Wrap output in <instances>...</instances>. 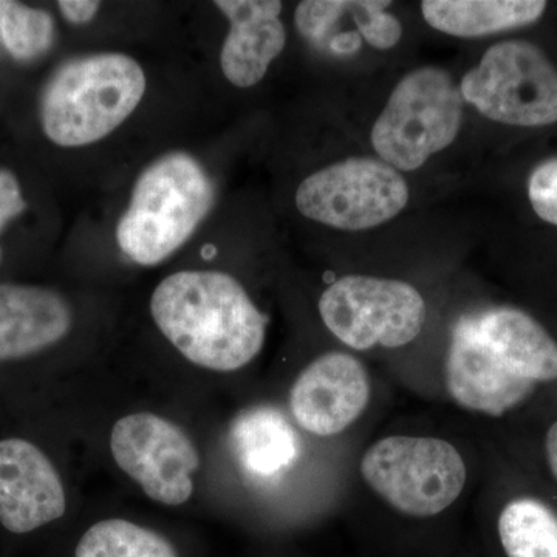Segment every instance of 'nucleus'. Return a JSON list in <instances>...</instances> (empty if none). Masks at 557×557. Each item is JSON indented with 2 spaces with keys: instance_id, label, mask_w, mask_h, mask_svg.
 <instances>
[{
  "instance_id": "obj_1",
  "label": "nucleus",
  "mask_w": 557,
  "mask_h": 557,
  "mask_svg": "<svg viewBox=\"0 0 557 557\" xmlns=\"http://www.w3.org/2000/svg\"><path fill=\"white\" fill-rule=\"evenodd\" d=\"M555 381L557 343L525 311L485 307L461 314L450 330L443 384L450 401L471 416H507Z\"/></svg>"
},
{
  "instance_id": "obj_2",
  "label": "nucleus",
  "mask_w": 557,
  "mask_h": 557,
  "mask_svg": "<svg viewBox=\"0 0 557 557\" xmlns=\"http://www.w3.org/2000/svg\"><path fill=\"white\" fill-rule=\"evenodd\" d=\"M160 332L200 368L234 372L262 350L267 318L239 281L222 271H178L150 299Z\"/></svg>"
},
{
  "instance_id": "obj_3",
  "label": "nucleus",
  "mask_w": 557,
  "mask_h": 557,
  "mask_svg": "<svg viewBox=\"0 0 557 557\" xmlns=\"http://www.w3.org/2000/svg\"><path fill=\"white\" fill-rule=\"evenodd\" d=\"M145 70L123 53L65 62L40 100L44 134L62 148L94 145L120 127L146 94Z\"/></svg>"
},
{
  "instance_id": "obj_4",
  "label": "nucleus",
  "mask_w": 557,
  "mask_h": 557,
  "mask_svg": "<svg viewBox=\"0 0 557 557\" xmlns=\"http://www.w3.org/2000/svg\"><path fill=\"white\" fill-rule=\"evenodd\" d=\"M212 200L214 188L199 161L185 152L161 157L141 172L121 215V251L138 265L163 262L193 236Z\"/></svg>"
},
{
  "instance_id": "obj_5",
  "label": "nucleus",
  "mask_w": 557,
  "mask_h": 557,
  "mask_svg": "<svg viewBox=\"0 0 557 557\" xmlns=\"http://www.w3.org/2000/svg\"><path fill=\"white\" fill-rule=\"evenodd\" d=\"M358 471L373 496L410 519H432L448 511L469 483L463 453L435 435H384L362 453Z\"/></svg>"
},
{
  "instance_id": "obj_6",
  "label": "nucleus",
  "mask_w": 557,
  "mask_h": 557,
  "mask_svg": "<svg viewBox=\"0 0 557 557\" xmlns=\"http://www.w3.org/2000/svg\"><path fill=\"white\" fill-rule=\"evenodd\" d=\"M463 98L446 70H412L392 90L370 134L380 160L397 171H417L456 141Z\"/></svg>"
},
{
  "instance_id": "obj_7",
  "label": "nucleus",
  "mask_w": 557,
  "mask_h": 557,
  "mask_svg": "<svg viewBox=\"0 0 557 557\" xmlns=\"http://www.w3.org/2000/svg\"><path fill=\"white\" fill-rule=\"evenodd\" d=\"M318 307L330 333L355 351L408 346L428 317L423 296L409 282L362 274L332 282Z\"/></svg>"
},
{
  "instance_id": "obj_8",
  "label": "nucleus",
  "mask_w": 557,
  "mask_h": 557,
  "mask_svg": "<svg viewBox=\"0 0 557 557\" xmlns=\"http://www.w3.org/2000/svg\"><path fill=\"white\" fill-rule=\"evenodd\" d=\"M460 94L496 123L518 127L557 123V69L527 40H505L487 49L461 79Z\"/></svg>"
},
{
  "instance_id": "obj_9",
  "label": "nucleus",
  "mask_w": 557,
  "mask_h": 557,
  "mask_svg": "<svg viewBox=\"0 0 557 557\" xmlns=\"http://www.w3.org/2000/svg\"><path fill=\"white\" fill-rule=\"evenodd\" d=\"M409 199L401 172L369 157H351L313 172L295 197L304 218L341 231L376 228L397 218Z\"/></svg>"
},
{
  "instance_id": "obj_10",
  "label": "nucleus",
  "mask_w": 557,
  "mask_h": 557,
  "mask_svg": "<svg viewBox=\"0 0 557 557\" xmlns=\"http://www.w3.org/2000/svg\"><path fill=\"white\" fill-rule=\"evenodd\" d=\"M110 449L116 465L152 500L178 507L193 496L199 453L177 424L153 413H132L116 421Z\"/></svg>"
},
{
  "instance_id": "obj_11",
  "label": "nucleus",
  "mask_w": 557,
  "mask_h": 557,
  "mask_svg": "<svg viewBox=\"0 0 557 557\" xmlns=\"http://www.w3.org/2000/svg\"><path fill=\"white\" fill-rule=\"evenodd\" d=\"M372 379L364 362L347 351H329L310 362L289 391V413L318 438L344 434L364 416Z\"/></svg>"
},
{
  "instance_id": "obj_12",
  "label": "nucleus",
  "mask_w": 557,
  "mask_h": 557,
  "mask_svg": "<svg viewBox=\"0 0 557 557\" xmlns=\"http://www.w3.org/2000/svg\"><path fill=\"white\" fill-rule=\"evenodd\" d=\"M67 496L49 454L30 438H0V527L14 536L64 518Z\"/></svg>"
},
{
  "instance_id": "obj_13",
  "label": "nucleus",
  "mask_w": 557,
  "mask_h": 557,
  "mask_svg": "<svg viewBox=\"0 0 557 557\" xmlns=\"http://www.w3.org/2000/svg\"><path fill=\"white\" fill-rule=\"evenodd\" d=\"M72 325V307L61 293L0 282V368L46 354L69 335Z\"/></svg>"
},
{
  "instance_id": "obj_14",
  "label": "nucleus",
  "mask_w": 557,
  "mask_h": 557,
  "mask_svg": "<svg viewBox=\"0 0 557 557\" xmlns=\"http://www.w3.org/2000/svg\"><path fill=\"white\" fill-rule=\"evenodd\" d=\"M231 28L222 51L220 67L233 86L249 89L265 78L271 62L287 46V32L278 20V0H218L214 2Z\"/></svg>"
},
{
  "instance_id": "obj_15",
  "label": "nucleus",
  "mask_w": 557,
  "mask_h": 557,
  "mask_svg": "<svg viewBox=\"0 0 557 557\" xmlns=\"http://www.w3.org/2000/svg\"><path fill=\"white\" fill-rule=\"evenodd\" d=\"M392 2L383 0H307L296 7L295 22L300 35L333 57H351L366 44L364 36L351 27L372 33L379 50L397 46L401 22L388 13Z\"/></svg>"
},
{
  "instance_id": "obj_16",
  "label": "nucleus",
  "mask_w": 557,
  "mask_h": 557,
  "mask_svg": "<svg viewBox=\"0 0 557 557\" xmlns=\"http://www.w3.org/2000/svg\"><path fill=\"white\" fill-rule=\"evenodd\" d=\"M231 445L240 467L251 478L274 479L298 461V432L277 409L259 406L244 410L231 424Z\"/></svg>"
},
{
  "instance_id": "obj_17",
  "label": "nucleus",
  "mask_w": 557,
  "mask_h": 557,
  "mask_svg": "<svg viewBox=\"0 0 557 557\" xmlns=\"http://www.w3.org/2000/svg\"><path fill=\"white\" fill-rule=\"evenodd\" d=\"M547 10L544 0H424V21L445 35L482 38L527 27Z\"/></svg>"
},
{
  "instance_id": "obj_18",
  "label": "nucleus",
  "mask_w": 557,
  "mask_h": 557,
  "mask_svg": "<svg viewBox=\"0 0 557 557\" xmlns=\"http://www.w3.org/2000/svg\"><path fill=\"white\" fill-rule=\"evenodd\" d=\"M497 534L507 557H557V512L536 497H516L498 512Z\"/></svg>"
},
{
  "instance_id": "obj_19",
  "label": "nucleus",
  "mask_w": 557,
  "mask_h": 557,
  "mask_svg": "<svg viewBox=\"0 0 557 557\" xmlns=\"http://www.w3.org/2000/svg\"><path fill=\"white\" fill-rule=\"evenodd\" d=\"M75 557H177L156 531L123 519L102 520L81 537Z\"/></svg>"
},
{
  "instance_id": "obj_20",
  "label": "nucleus",
  "mask_w": 557,
  "mask_h": 557,
  "mask_svg": "<svg viewBox=\"0 0 557 557\" xmlns=\"http://www.w3.org/2000/svg\"><path fill=\"white\" fill-rule=\"evenodd\" d=\"M53 20L46 10L13 0H0V42L17 61H33L50 50Z\"/></svg>"
},
{
  "instance_id": "obj_21",
  "label": "nucleus",
  "mask_w": 557,
  "mask_h": 557,
  "mask_svg": "<svg viewBox=\"0 0 557 557\" xmlns=\"http://www.w3.org/2000/svg\"><path fill=\"white\" fill-rule=\"evenodd\" d=\"M528 199L539 218L557 226V157L542 161L531 172Z\"/></svg>"
},
{
  "instance_id": "obj_22",
  "label": "nucleus",
  "mask_w": 557,
  "mask_h": 557,
  "mask_svg": "<svg viewBox=\"0 0 557 557\" xmlns=\"http://www.w3.org/2000/svg\"><path fill=\"white\" fill-rule=\"evenodd\" d=\"M27 208V201L22 197L20 182L13 172L0 168V231L3 226L22 214ZM0 263H2V249H0Z\"/></svg>"
},
{
  "instance_id": "obj_23",
  "label": "nucleus",
  "mask_w": 557,
  "mask_h": 557,
  "mask_svg": "<svg viewBox=\"0 0 557 557\" xmlns=\"http://www.w3.org/2000/svg\"><path fill=\"white\" fill-rule=\"evenodd\" d=\"M62 16L72 24H87L97 16L101 9V2L97 0H61L58 3Z\"/></svg>"
},
{
  "instance_id": "obj_24",
  "label": "nucleus",
  "mask_w": 557,
  "mask_h": 557,
  "mask_svg": "<svg viewBox=\"0 0 557 557\" xmlns=\"http://www.w3.org/2000/svg\"><path fill=\"white\" fill-rule=\"evenodd\" d=\"M545 458L553 479L557 482V421L548 428L545 435Z\"/></svg>"
}]
</instances>
